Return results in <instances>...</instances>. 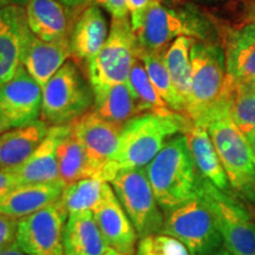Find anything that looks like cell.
Instances as JSON below:
<instances>
[{"instance_id":"cell-22","label":"cell","mask_w":255,"mask_h":255,"mask_svg":"<svg viewBox=\"0 0 255 255\" xmlns=\"http://www.w3.org/2000/svg\"><path fill=\"white\" fill-rule=\"evenodd\" d=\"M183 135L187 138L191 157L200 176L218 189L232 194L227 174L222 167L207 128L190 122Z\"/></svg>"},{"instance_id":"cell-41","label":"cell","mask_w":255,"mask_h":255,"mask_svg":"<svg viewBox=\"0 0 255 255\" xmlns=\"http://www.w3.org/2000/svg\"><path fill=\"white\" fill-rule=\"evenodd\" d=\"M239 84L242 85L244 88H246L247 90H250V91L254 92V94H255V78L250 79V81H247L245 83H239Z\"/></svg>"},{"instance_id":"cell-32","label":"cell","mask_w":255,"mask_h":255,"mask_svg":"<svg viewBox=\"0 0 255 255\" xmlns=\"http://www.w3.org/2000/svg\"><path fill=\"white\" fill-rule=\"evenodd\" d=\"M137 255H190V253L177 239L159 233L143 238L138 244Z\"/></svg>"},{"instance_id":"cell-21","label":"cell","mask_w":255,"mask_h":255,"mask_svg":"<svg viewBox=\"0 0 255 255\" xmlns=\"http://www.w3.org/2000/svg\"><path fill=\"white\" fill-rule=\"evenodd\" d=\"M66 126L50 127L49 132L40 145L25 163L14 171L18 184L49 183L60 181L57 146L62 136L68 130Z\"/></svg>"},{"instance_id":"cell-45","label":"cell","mask_w":255,"mask_h":255,"mask_svg":"<svg viewBox=\"0 0 255 255\" xmlns=\"http://www.w3.org/2000/svg\"><path fill=\"white\" fill-rule=\"evenodd\" d=\"M161 1H162V2H163V1H169V0H161Z\"/></svg>"},{"instance_id":"cell-19","label":"cell","mask_w":255,"mask_h":255,"mask_svg":"<svg viewBox=\"0 0 255 255\" xmlns=\"http://www.w3.org/2000/svg\"><path fill=\"white\" fill-rule=\"evenodd\" d=\"M25 11L31 32L44 40L70 38L73 23L81 13L69 9L59 0H30Z\"/></svg>"},{"instance_id":"cell-3","label":"cell","mask_w":255,"mask_h":255,"mask_svg":"<svg viewBox=\"0 0 255 255\" xmlns=\"http://www.w3.org/2000/svg\"><path fill=\"white\" fill-rule=\"evenodd\" d=\"M156 201L164 213L176 208L197 194V173L184 135L173 137L145 167Z\"/></svg>"},{"instance_id":"cell-14","label":"cell","mask_w":255,"mask_h":255,"mask_svg":"<svg viewBox=\"0 0 255 255\" xmlns=\"http://www.w3.org/2000/svg\"><path fill=\"white\" fill-rule=\"evenodd\" d=\"M30 32L25 7L0 6V85L11 81L23 65L25 44Z\"/></svg>"},{"instance_id":"cell-39","label":"cell","mask_w":255,"mask_h":255,"mask_svg":"<svg viewBox=\"0 0 255 255\" xmlns=\"http://www.w3.org/2000/svg\"><path fill=\"white\" fill-rule=\"evenodd\" d=\"M30 0H1V5H17L25 7Z\"/></svg>"},{"instance_id":"cell-38","label":"cell","mask_w":255,"mask_h":255,"mask_svg":"<svg viewBox=\"0 0 255 255\" xmlns=\"http://www.w3.org/2000/svg\"><path fill=\"white\" fill-rule=\"evenodd\" d=\"M0 255H26V254H25L24 252L18 247L17 242H14V244L11 245V246L0 248Z\"/></svg>"},{"instance_id":"cell-5","label":"cell","mask_w":255,"mask_h":255,"mask_svg":"<svg viewBox=\"0 0 255 255\" xmlns=\"http://www.w3.org/2000/svg\"><path fill=\"white\" fill-rule=\"evenodd\" d=\"M232 190L255 206V157L246 136L233 123L229 108L206 124Z\"/></svg>"},{"instance_id":"cell-33","label":"cell","mask_w":255,"mask_h":255,"mask_svg":"<svg viewBox=\"0 0 255 255\" xmlns=\"http://www.w3.org/2000/svg\"><path fill=\"white\" fill-rule=\"evenodd\" d=\"M129 8V18L133 32L142 26L143 20L152 0H127Z\"/></svg>"},{"instance_id":"cell-25","label":"cell","mask_w":255,"mask_h":255,"mask_svg":"<svg viewBox=\"0 0 255 255\" xmlns=\"http://www.w3.org/2000/svg\"><path fill=\"white\" fill-rule=\"evenodd\" d=\"M92 90L94 111L103 119L124 126L141 115L129 82L92 88Z\"/></svg>"},{"instance_id":"cell-42","label":"cell","mask_w":255,"mask_h":255,"mask_svg":"<svg viewBox=\"0 0 255 255\" xmlns=\"http://www.w3.org/2000/svg\"><path fill=\"white\" fill-rule=\"evenodd\" d=\"M103 255H124V254H122V253H120V252L113 250V248H110V250L108 251L107 253H104Z\"/></svg>"},{"instance_id":"cell-15","label":"cell","mask_w":255,"mask_h":255,"mask_svg":"<svg viewBox=\"0 0 255 255\" xmlns=\"http://www.w3.org/2000/svg\"><path fill=\"white\" fill-rule=\"evenodd\" d=\"M92 214L108 246L124 255L135 254L138 235L109 183Z\"/></svg>"},{"instance_id":"cell-7","label":"cell","mask_w":255,"mask_h":255,"mask_svg":"<svg viewBox=\"0 0 255 255\" xmlns=\"http://www.w3.org/2000/svg\"><path fill=\"white\" fill-rule=\"evenodd\" d=\"M161 233L182 242L190 255H215L223 245L214 215L199 194L165 213Z\"/></svg>"},{"instance_id":"cell-40","label":"cell","mask_w":255,"mask_h":255,"mask_svg":"<svg viewBox=\"0 0 255 255\" xmlns=\"http://www.w3.org/2000/svg\"><path fill=\"white\" fill-rule=\"evenodd\" d=\"M246 138H247L248 144H250L251 149H252V152H253V155L255 157V130H253V131H251L248 135H246Z\"/></svg>"},{"instance_id":"cell-37","label":"cell","mask_w":255,"mask_h":255,"mask_svg":"<svg viewBox=\"0 0 255 255\" xmlns=\"http://www.w3.org/2000/svg\"><path fill=\"white\" fill-rule=\"evenodd\" d=\"M59 1L71 11H82L88 6V0H59Z\"/></svg>"},{"instance_id":"cell-30","label":"cell","mask_w":255,"mask_h":255,"mask_svg":"<svg viewBox=\"0 0 255 255\" xmlns=\"http://www.w3.org/2000/svg\"><path fill=\"white\" fill-rule=\"evenodd\" d=\"M107 181L98 177H90L69 184L60 197L69 215L91 210L103 197Z\"/></svg>"},{"instance_id":"cell-13","label":"cell","mask_w":255,"mask_h":255,"mask_svg":"<svg viewBox=\"0 0 255 255\" xmlns=\"http://www.w3.org/2000/svg\"><path fill=\"white\" fill-rule=\"evenodd\" d=\"M71 127L76 138L97 170L98 178H102L105 168L116 154L124 126L105 120L92 110L73 121Z\"/></svg>"},{"instance_id":"cell-20","label":"cell","mask_w":255,"mask_h":255,"mask_svg":"<svg viewBox=\"0 0 255 255\" xmlns=\"http://www.w3.org/2000/svg\"><path fill=\"white\" fill-rule=\"evenodd\" d=\"M49 129V124L38 120L0 133V170L14 173L20 168L44 141Z\"/></svg>"},{"instance_id":"cell-23","label":"cell","mask_w":255,"mask_h":255,"mask_svg":"<svg viewBox=\"0 0 255 255\" xmlns=\"http://www.w3.org/2000/svg\"><path fill=\"white\" fill-rule=\"evenodd\" d=\"M109 250L91 210L69 215L64 229L65 255H103Z\"/></svg>"},{"instance_id":"cell-1","label":"cell","mask_w":255,"mask_h":255,"mask_svg":"<svg viewBox=\"0 0 255 255\" xmlns=\"http://www.w3.org/2000/svg\"><path fill=\"white\" fill-rule=\"evenodd\" d=\"M190 59L191 91L186 117L206 127L212 117L229 108L235 82L227 73L225 49L215 41H194Z\"/></svg>"},{"instance_id":"cell-12","label":"cell","mask_w":255,"mask_h":255,"mask_svg":"<svg viewBox=\"0 0 255 255\" xmlns=\"http://www.w3.org/2000/svg\"><path fill=\"white\" fill-rule=\"evenodd\" d=\"M41 107L43 89L24 65L11 81L0 85V127L4 131L36 122Z\"/></svg>"},{"instance_id":"cell-47","label":"cell","mask_w":255,"mask_h":255,"mask_svg":"<svg viewBox=\"0 0 255 255\" xmlns=\"http://www.w3.org/2000/svg\"><path fill=\"white\" fill-rule=\"evenodd\" d=\"M253 215H254V218H255V213H254V214H253Z\"/></svg>"},{"instance_id":"cell-28","label":"cell","mask_w":255,"mask_h":255,"mask_svg":"<svg viewBox=\"0 0 255 255\" xmlns=\"http://www.w3.org/2000/svg\"><path fill=\"white\" fill-rule=\"evenodd\" d=\"M128 82L131 88L133 98H135L136 105L141 115L152 114L158 115V116L180 115L171 110L167 103L162 100L157 90L152 85L141 59L137 58L135 60Z\"/></svg>"},{"instance_id":"cell-35","label":"cell","mask_w":255,"mask_h":255,"mask_svg":"<svg viewBox=\"0 0 255 255\" xmlns=\"http://www.w3.org/2000/svg\"><path fill=\"white\" fill-rule=\"evenodd\" d=\"M89 5H97L107 9L113 18L129 17L127 0H88Z\"/></svg>"},{"instance_id":"cell-2","label":"cell","mask_w":255,"mask_h":255,"mask_svg":"<svg viewBox=\"0 0 255 255\" xmlns=\"http://www.w3.org/2000/svg\"><path fill=\"white\" fill-rule=\"evenodd\" d=\"M190 121L183 115L158 116L144 114L124 124L119 148L102 178L111 182L123 169L145 168L177 132H184Z\"/></svg>"},{"instance_id":"cell-17","label":"cell","mask_w":255,"mask_h":255,"mask_svg":"<svg viewBox=\"0 0 255 255\" xmlns=\"http://www.w3.org/2000/svg\"><path fill=\"white\" fill-rule=\"evenodd\" d=\"M69 57H71L70 38L44 40L30 32L25 44L23 65L43 89Z\"/></svg>"},{"instance_id":"cell-6","label":"cell","mask_w":255,"mask_h":255,"mask_svg":"<svg viewBox=\"0 0 255 255\" xmlns=\"http://www.w3.org/2000/svg\"><path fill=\"white\" fill-rule=\"evenodd\" d=\"M94 105V90L73 60H68L43 88V121L51 126L71 124Z\"/></svg>"},{"instance_id":"cell-34","label":"cell","mask_w":255,"mask_h":255,"mask_svg":"<svg viewBox=\"0 0 255 255\" xmlns=\"http://www.w3.org/2000/svg\"><path fill=\"white\" fill-rule=\"evenodd\" d=\"M18 220L0 214V248L11 246L15 242Z\"/></svg>"},{"instance_id":"cell-31","label":"cell","mask_w":255,"mask_h":255,"mask_svg":"<svg viewBox=\"0 0 255 255\" xmlns=\"http://www.w3.org/2000/svg\"><path fill=\"white\" fill-rule=\"evenodd\" d=\"M229 115L233 123L245 136L255 130V94L235 83Z\"/></svg>"},{"instance_id":"cell-27","label":"cell","mask_w":255,"mask_h":255,"mask_svg":"<svg viewBox=\"0 0 255 255\" xmlns=\"http://www.w3.org/2000/svg\"><path fill=\"white\" fill-rule=\"evenodd\" d=\"M195 40L189 37L177 38L165 49L163 53L165 66L178 95L186 104V109L191 91L190 49Z\"/></svg>"},{"instance_id":"cell-4","label":"cell","mask_w":255,"mask_h":255,"mask_svg":"<svg viewBox=\"0 0 255 255\" xmlns=\"http://www.w3.org/2000/svg\"><path fill=\"white\" fill-rule=\"evenodd\" d=\"M213 27L205 15L194 8H173L152 0L142 26L135 31L137 53L163 52L180 37L210 40Z\"/></svg>"},{"instance_id":"cell-9","label":"cell","mask_w":255,"mask_h":255,"mask_svg":"<svg viewBox=\"0 0 255 255\" xmlns=\"http://www.w3.org/2000/svg\"><path fill=\"white\" fill-rule=\"evenodd\" d=\"M136 59V37L129 17L113 18L107 41L85 66L91 87L128 82Z\"/></svg>"},{"instance_id":"cell-46","label":"cell","mask_w":255,"mask_h":255,"mask_svg":"<svg viewBox=\"0 0 255 255\" xmlns=\"http://www.w3.org/2000/svg\"><path fill=\"white\" fill-rule=\"evenodd\" d=\"M0 4H1V0H0Z\"/></svg>"},{"instance_id":"cell-18","label":"cell","mask_w":255,"mask_h":255,"mask_svg":"<svg viewBox=\"0 0 255 255\" xmlns=\"http://www.w3.org/2000/svg\"><path fill=\"white\" fill-rule=\"evenodd\" d=\"M65 187L63 181L20 184L0 195V214L18 221L27 218L60 200Z\"/></svg>"},{"instance_id":"cell-11","label":"cell","mask_w":255,"mask_h":255,"mask_svg":"<svg viewBox=\"0 0 255 255\" xmlns=\"http://www.w3.org/2000/svg\"><path fill=\"white\" fill-rule=\"evenodd\" d=\"M69 214L62 200L18 221L15 242L26 255H65L64 229Z\"/></svg>"},{"instance_id":"cell-43","label":"cell","mask_w":255,"mask_h":255,"mask_svg":"<svg viewBox=\"0 0 255 255\" xmlns=\"http://www.w3.org/2000/svg\"><path fill=\"white\" fill-rule=\"evenodd\" d=\"M215 255H232V254L229 253V252L226 250V248H223V250H220Z\"/></svg>"},{"instance_id":"cell-24","label":"cell","mask_w":255,"mask_h":255,"mask_svg":"<svg viewBox=\"0 0 255 255\" xmlns=\"http://www.w3.org/2000/svg\"><path fill=\"white\" fill-rule=\"evenodd\" d=\"M225 55L227 73L235 83L255 78V23L229 34Z\"/></svg>"},{"instance_id":"cell-10","label":"cell","mask_w":255,"mask_h":255,"mask_svg":"<svg viewBox=\"0 0 255 255\" xmlns=\"http://www.w3.org/2000/svg\"><path fill=\"white\" fill-rule=\"evenodd\" d=\"M110 183L139 238L162 232L164 215L156 201L145 168L120 170Z\"/></svg>"},{"instance_id":"cell-26","label":"cell","mask_w":255,"mask_h":255,"mask_svg":"<svg viewBox=\"0 0 255 255\" xmlns=\"http://www.w3.org/2000/svg\"><path fill=\"white\" fill-rule=\"evenodd\" d=\"M59 177L65 186L90 177H98V173L89 159L87 152L72 131L71 124L62 136L57 146Z\"/></svg>"},{"instance_id":"cell-16","label":"cell","mask_w":255,"mask_h":255,"mask_svg":"<svg viewBox=\"0 0 255 255\" xmlns=\"http://www.w3.org/2000/svg\"><path fill=\"white\" fill-rule=\"evenodd\" d=\"M108 36V21L100 6L89 5L82 9L70 33V50L73 62L87 66L103 47Z\"/></svg>"},{"instance_id":"cell-29","label":"cell","mask_w":255,"mask_h":255,"mask_svg":"<svg viewBox=\"0 0 255 255\" xmlns=\"http://www.w3.org/2000/svg\"><path fill=\"white\" fill-rule=\"evenodd\" d=\"M163 52H139L137 58L141 59L149 78L169 108L175 113L186 116V104L175 88L173 79L165 66Z\"/></svg>"},{"instance_id":"cell-8","label":"cell","mask_w":255,"mask_h":255,"mask_svg":"<svg viewBox=\"0 0 255 255\" xmlns=\"http://www.w3.org/2000/svg\"><path fill=\"white\" fill-rule=\"evenodd\" d=\"M197 194L212 210L226 250L232 255H255V218L242 202L202 177Z\"/></svg>"},{"instance_id":"cell-36","label":"cell","mask_w":255,"mask_h":255,"mask_svg":"<svg viewBox=\"0 0 255 255\" xmlns=\"http://www.w3.org/2000/svg\"><path fill=\"white\" fill-rule=\"evenodd\" d=\"M17 186L19 184L14 173L0 170V195H4L5 193H7Z\"/></svg>"},{"instance_id":"cell-44","label":"cell","mask_w":255,"mask_h":255,"mask_svg":"<svg viewBox=\"0 0 255 255\" xmlns=\"http://www.w3.org/2000/svg\"><path fill=\"white\" fill-rule=\"evenodd\" d=\"M2 132H4V130H2V128L0 127V133H2Z\"/></svg>"}]
</instances>
